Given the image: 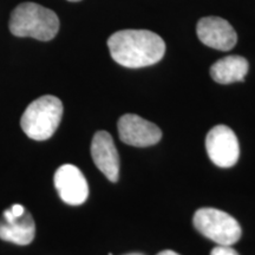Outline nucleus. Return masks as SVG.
I'll list each match as a JSON object with an SVG mask.
<instances>
[{
	"mask_svg": "<svg viewBox=\"0 0 255 255\" xmlns=\"http://www.w3.org/2000/svg\"><path fill=\"white\" fill-rule=\"evenodd\" d=\"M110 55L120 65L139 69L158 63L165 53V43L148 30H122L108 39Z\"/></svg>",
	"mask_w": 255,
	"mask_h": 255,
	"instance_id": "1",
	"label": "nucleus"
},
{
	"mask_svg": "<svg viewBox=\"0 0 255 255\" xmlns=\"http://www.w3.org/2000/svg\"><path fill=\"white\" fill-rule=\"evenodd\" d=\"M8 26L13 36L49 41L58 33L59 19L52 9L34 2H23L13 9Z\"/></svg>",
	"mask_w": 255,
	"mask_h": 255,
	"instance_id": "2",
	"label": "nucleus"
},
{
	"mask_svg": "<svg viewBox=\"0 0 255 255\" xmlns=\"http://www.w3.org/2000/svg\"><path fill=\"white\" fill-rule=\"evenodd\" d=\"M63 103L55 96L45 95L28 105L20 120L23 131L34 141L49 139L58 129Z\"/></svg>",
	"mask_w": 255,
	"mask_h": 255,
	"instance_id": "3",
	"label": "nucleus"
},
{
	"mask_svg": "<svg viewBox=\"0 0 255 255\" xmlns=\"http://www.w3.org/2000/svg\"><path fill=\"white\" fill-rule=\"evenodd\" d=\"M193 223L203 237L221 246H232L241 238V227L232 215L215 208H201L194 214Z\"/></svg>",
	"mask_w": 255,
	"mask_h": 255,
	"instance_id": "4",
	"label": "nucleus"
},
{
	"mask_svg": "<svg viewBox=\"0 0 255 255\" xmlns=\"http://www.w3.org/2000/svg\"><path fill=\"white\" fill-rule=\"evenodd\" d=\"M36 235V223L24 206H11L0 219V239L19 246H26Z\"/></svg>",
	"mask_w": 255,
	"mask_h": 255,
	"instance_id": "5",
	"label": "nucleus"
},
{
	"mask_svg": "<svg viewBox=\"0 0 255 255\" xmlns=\"http://www.w3.org/2000/svg\"><path fill=\"white\" fill-rule=\"evenodd\" d=\"M206 149L210 161L220 168H231L240 157L238 137L227 126H215L206 138Z\"/></svg>",
	"mask_w": 255,
	"mask_h": 255,
	"instance_id": "6",
	"label": "nucleus"
},
{
	"mask_svg": "<svg viewBox=\"0 0 255 255\" xmlns=\"http://www.w3.org/2000/svg\"><path fill=\"white\" fill-rule=\"evenodd\" d=\"M117 128L121 141L132 146H150L162 138L161 129L156 124L133 114L123 115Z\"/></svg>",
	"mask_w": 255,
	"mask_h": 255,
	"instance_id": "7",
	"label": "nucleus"
},
{
	"mask_svg": "<svg viewBox=\"0 0 255 255\" xmlns=\"http://www.w3.org/2000/svg\"><path fill=\"white\" fill-rule=\"evenodd\" d=\"M55 187L60 199L70 206L82 205L89 196V186L84 175L72 164H64L57 169Z\"/></svg>",
	"mask_w": 255,
	"mask_h": 255,
	"instance_id": "8",
	"label": "nucleus"
},
{
	"mask_svg": "<svg viewBox=\"0 0 255 255\" xmlns=\"http://www.w3.org/2000/svg\"><path fill=\"white\" fill-rule=\"evenodd\" d=\"M196 32L199 39L207 46L220 51H229L238 41L237 32L226 19L220 17L201 18Z\"/></svg>",
	"mask_w": 255,
	"mask_h": 255,
	"instance_id": "9",
	"label": "nucleus"
},
{
	"mask_svg": "<svg viewBox=\"0 0 255 255\" xmlns=\"http://www.w3.org/2000/svg\"><path fill=\"white\" fill-rule=\"evenodd\" d=\"M91 156L96 167L111 182H117L120 175V156L109 132L95 133L91 143Z\"/></svg>",
	"mask_w": 255,
	"mask_h": 255,
	"instance_id": "10",
	"label": "nucleus"
},
{
	"mask_svg": "<svg viewBox=\"0 0 255 255\" xmlns=\"http://www.w3.org/2000/svg\"><path fill=\"white\" fill-rule=\"evenodd\" d=\"M248 62L241 56H228L210 66V76L220 84L244 82L248 72Z\"/></svg>",
	"mask_w": 255,
	"mask_h": 255,
	"instance_id": "11",
	"label": "nucleus"
},
{
	"mask_svg": "<svg viewBox=\"0 0 255 255\" xmlns=\"http://www.w3.org/2000/svg\"><path fill=\"white\" fill-rule=\"evenodd\" d=\"M210 255H239V253L232 246H221L218 245L213 251L210 252Z\"/></svg>",
	"mask_w": 255,
	"mask_h": 255,
	"instance_id": "12",
	"label": "nucleus"
},
{
	"mask_svg": "<svg viewBox=\"0 0 255 255\" xmlns=\"http://www.w3.org/2000/svg\"><path fill=\"white\" fill-rule=\"evenodd\" d=\"M157 255H180V254L176 253V252H174V251L167 250V251H162L161 253H158Z\"/></svg>",
	"mask_w": 255,
	"mask_h": 255,
	"instance_id": "13",
	"label": "nucleus"
},
{
	"mask_svg": "<svg viewBox=\"0 0 255 255\" xmlns=\"http://www.w3.org/2000/svg\"><path fill=\"white\" fill-rule=\"evenodd\" d=\"M127 255H143L141 253H131V254H127Z\"/></svg>",
	"mask_w": 255,
	"mask_h": 255,
	"instance_id": "14",
	"label": "nucleus"
},
{
	"mask_svg": "<svg viewBox=\"0 0 255 255\" xmlns=\"http://www.w3.org/2000/svg\"><path fill=\"white\" fill-rule=\"evenodd\" d=\"M69 1H72V2H76V1H81V0H69Z\"/></svg>",
	"mask_w": 255,
	"mask_h": 255,
	"instance_id": "15",
	"label": "nucleus"
}]
</instances>
